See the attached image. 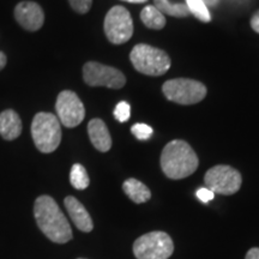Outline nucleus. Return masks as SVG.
<instances>
[{"instance_id":"obj_21","label":"nucleus","mask_w":259,"mask_h":259,"mask_svg":"<svg viewBox=\"0 0 259 259\" xmlns=\"http://www.w3.org/2000/svg\"><path fill=\"white\" fill-rule=\"evenodd\" d=\"M130 114H131V107L127 102L121 101L116 105L114 109V116L118 121L125 122L130 119Z\"/></svg>"},{"instance_id":"obj_19","label":"nucleus","mask_w":259,"mask_h":259,"mask_svg":"<svg viewBox=\"0 0 259 259\" xmlns=\"http://www.w3.org/2000/svg\"><path fill=\"white\" fill-rule=\"evenodd\" d=\"M186 5L189 8L190 14H192L199 21L204 22V23H208L211 21V15H210L208 6L205 5L203 0H186Z\"/></svg>"},{"instance_id":"obj_27","label":"nucleus","mask_w":259,"mask_h":259,"mask_svg":"<svg viewBox=\"0 0 259 259\" xmlns=\"http://www.w3.org/2000/svg\"><path fill=\"white\" fill-rule=\"evenodd\" d=\"M203 2L205 3L206 6H211V8L219 4V0H203Z\"/></svg>"},{"instance_id":"obj_17","label":"nucleus","mask_w":259,"mask_h":259,"mask_svg":"<svg viewBox=\"0 0 259 259\" xmlns=\"http://www.w3.org/2000/svg\"><path fill=\"white\" fill-rule=\"evenodd\" d=\"M154 6L157 10H160L163 15L171 16V17L184 18L189 17L191 15L186 4L183 3H178V4H173L169 0H154Z\"/></svg>"},{"instance_id":"obj_29","label":"nucleus","mask_w":259,"mask_h":259,"mask_svg":"<svg viewBox=\"0 0 259 259\" xmlns=\"http://www.w3.org/2000/svg\"><path fill=\"white\" fill-rule=\"evenodd\" d=\"M77 259H85V258H77Z\"/></svg>"},{"instance_id":"obj_24","label":"nucleus","mask_w":259,"mask_h":259,"mask_svg":"<svg viewBox=\"0 0 259 259\" xmlns=\"http://www.w3.org/2000/svg\"><path fill=\"white\" fill-rule=\"evenodd\" d=\"M250 24H251V28L259 34V10H257V11L252 15Z\"/></svg>"},{"instance_id":"obj_5","label":"nucleus","mask_w":259,"mask_h":259,"mask_svg":"<svg viewBox=\"0 0 259 259\" xmlns=\"http://www.w3.org/2000/svg\"><path fill=\"white\" fill-rule=\"evenodd\" d=\"M173 252V240L166 232L147 233L134 244V254L137 259H168Z\"/></svg>"},{"instance_id":"obj_13","label":"nucleus","mask_w":259,"mask_h":259,"mask_svg":"<svg viewBox=\"0 0 259 259\" xmlns=\"http://www.w3.org/2000/svg\"><path fill=\"white\" fill-rule=\"evenodd\" d=\"M88 134L96 150L107 153L112 148V138L108 128L101 119H93L88 124Z\"/></svg>"},{"instance_id":"obj_7","label":"nucleus","mask_w":259,"mask_h":259,"mask_svg":"<svg viewBox=\"0 0 259 259\" xmlns=\"http://www.w3.org/2000/svg\"><path fill=\"white\" fill-rule=\"evenodd\" d=\"M204 184L206 189L211 190L213 193L232 196L240 190L242 177L235 168L227 164H218L206 171Z\"/></svg>"},{"instance_id":"obj_10","label":"nucleus","mask_w":259,"mask_h":259,"mask_svg":"<svg viewBox=\"0 0 259 259\" xmlns=\"http://www.w3.org/2000/svg\"><path fill=\"white\" fill-rule=\"evenodd\" d=\"M56 109L60 124L65 127H76L85 118V108L76 93L64 90L58 95Z\"/></svg>"},{"instance_id":"obj_25","label":"nucleus","mask_w":259,"mask_h":259,"mask_svg":"<svg viewBox=\"0 0 259 259\" xmlns=\"http://www.w3.org/2000/svg\"><path fill=\"white\" fill-rule=\"evenodd\" d=\"M245 259H259V247H252L246 253Z\"/></svg>"},{"instance_id":"obj_1","label":"nucleus","mask_w":259,"mask_h":259,"mask_svg":"<svg viewBox=\"0 0 259 259\" xmlns=\"http://www.w3.org/2000/svg\"><path fill=\"white\" fill-rule=\"evenodd\" d=\"M34 216L38 229L56 244H66L72 239V229L66 216L51 196L37 197L34 204Z\"/></svg>"},{"instance_id":"obj_15","label":"nucleus","mask_w":259,"mask_h":259,"mask_svg":"<svg viewBox=\"0 0 259 259\" xmlns=\"http://www.w3.org/2000/svg\"><path fill=\"white\" fill-rule=\"evenodd\" d=\"M122 190L126 196L136 204L148 202L151 198V192L147 185L135 178H130L122 184Z\"/></svg>"},{"instance_id":"obj_16","label":"nucleus","mask_w":259,"mask_h":259,"mask_svg":"<svg viewBox=\"0 0 259 259\" xmlns=\"http://www.w3.org/2000/svg\"><path fill=\"white\" fill-rule=\"evenodd\" d=\"M141 19L145 27L154 30H161L166 25V17L154 5H148L142 10Z\"/></svg>"},{"instance_id":"obj_20","label":"nucleus","mask_w":259,"mask_h":259,"mask_svg":"<svg viewBox=\"0 0 259 259\" xmlns=\"http://www.w3.org/2000/svg\"><path fill=\"white\" fill-rule=\"evenodd\" d=\"M132 135L139 141H148L154 134L153 128L147 124H136L131 127Z\"/></svg>"},{"instance_id":"obj_18","label":"nucleus","mask_w":259,"mask_h":259,"mask_svg":"<svg viewBox=\"0 0 259 259\" xmlns=\"http://www.w3.org/2000/svg\"><path fill=\"white\" fill-rule=\"evenodd\" d=\"M70 183L76 190H85L89 186V176L85 168L80 163H74L71 168Z\"/></svg>"},{"instance_id":"obj_12","label":"nucleus","mask_w":259,"mask_h":259,"mask_svg":"<svg viewBox=\"0 0 259 259\" xmlns=\"http://www.w3.org/2000/svg\"><path fill=\"white\" fill-rule=\"evenodd\" d=\"M64 205L69 212L71 220L74 226L79 229L80 232L90 233L94 229V222L92 216L85 209V206L79 202L76 197L67 196L64 199Z\"/></svg>"},{"instance_id":"obj_8","label":"nucleus","mask_w":259,"mask_h":259,"mask_svg":"<svg viewBox=\"0 0 259 259\" xmlns=\"http://www.w3.org/2000/svg\"><path fill=\"white\" fill-rule=\"evenodd\" d=\"M105 34L113 45H122L134 35V21L124 6L116 5L107 12L105 17Z\"/></svg>"},{"instance_id":"obj_2","label":"nucleus","mask_w":259,"mask_h":259,"mask_svg":"<svg viewBox=\"0 0 259 259\" xmlns=\"http://www.w3.org/2000/svg\"><path fill=\"white\" fill-rule=\"evenodd\" d=\"M160 163L164 176L169 179L180 180L197 170L199 160L187 142L174 139L162 150Z\"/></svg>"},{"instance_id":"obj_9","label":"nucleus","mask_w":259,"mask_h":259,"mask_svg":"<svg viewBox=\"0 0 259 259\" xmlns=\"http://www.w3.org/2000/svg\"><path fill=\"white\" fill-rule=\"evenodd\" d=\"M83 79L89 87H106L109 89H121L126 83L124 73L120 70L97 61L84 64Z\"/></svg>"},{"instance_id":"obj_14","label":"nucleus","mask_w":259,"mask_h":259,"mask_svg":"<svg viewBox=\"0 0 259 259\" xmlns=\"http://www.w3.org/2000/svg\"><path fill=\"white\" fill-rule=\"evenodd\" d=\"M22 120L12 109L0 113V136L5 141H15L22 134Z\"/></svg>"},{"instance_id":"obj_28","label":"nucleus","mask_w":259,"mask_h":259,"mask_svg":"<svg viewBox=\"0 0 259 259\" xmlns=\"http://www.w3.org/2000/svg\"><path fill=\"white\" fill-rule=\"evenodd\" d=\"M121 2L131 3V4H143V3H147L148 0H121Z\"/></svg>"},{"instance_id":"obj_26","label":"nucleus","mask_w":259,"mask_h":259,"mask_svg":"<svg viewBox=\"0 0 259 259\" xmlns=\"http://www.w3.org/2000/svg\"><path fill=\"white\" fill-rule=\"evenodd\" d=\"M6 63H8V58H6L5 53L0 52V71H2L6 66Z\"/></svg>"},{"instance_id":"obj_23","label":"nucleus","mask_w":259,"mask_h":259,"mask_svg":"<svg viewBox=\"0 0 259 259\" xmlns=\"http://www.w3.org/2000/svg\"><path fill=\"white\" fill-rule=\"evenodd\" d=\"M196 194L200 202H203V203H208V202H210V200H212L213 198H215V193H213L211 190L206 189V187H202V189H199L198 191H197Z\"/></svg>"},{"instance_id":"obj_3","label":"nucleus","mask_w":259,"mask_h":259,"mask_svg":"<svg viewBox=\"0 0 259 259\" xmlns=\"http://www.w3.org/2000/svg\"><path fill=\"white\" fill-rule=\"evenodd\" d=\"M31 137L35 147L44 154L56 151L61 142L60 121L52 113L41 112L34 116L31 122Z\"/></svg>"},{"instance_id":"obj_22","label":"nucleus","mask_w":259,"mask_h":259,"mask_svg":"<svg viewBox=\"0 0 259 259\" xmlns=\"http://www.w3.org/2000/svg\"><path fill=\"white\" fill-rule=\"evenodd\" d=\"M69 3L73 11L79 15H85L89 12L93 5V0H69Z\"/></svg>"},{"instance_id":"obj_11","label":"nucleus","mask_w":259,"mask_h":259,"mask_svg":"<svg viewBox=\"0 0 259 259\" xmlns=\"http://www.w3.org/2000/svg\"><path fill=\"white\" fill-rule=\"evenodd\" d=\"M15 18L28 31H37L45 23V12L37 3L21 2L15 8Z\"/></svg>"},{"instance_id":"obj_6","label":"nucleus","mask_w":259,"mask_h":259,"mask_svg":"<svg viewBox=\"0 0 259 259\" xmlns=\"http://www.w3.org/2000/svg\"><path fill=\"white\" fill-rule=\"evenodd\" d=\"M166 99L179 105H196L206 96V87L198 80L189 78L169 79L162 87Z\"/></svg>"},{"instance_id":"obj_4","label":"nucleus","mask_w":259,"mask_h":259,"mask_svg":"<svg viewBox=\"0 0 259 259\" xmlns=\"http://www.w3.org/2000/svg\"><path fill=\"white\" fill-rule=\"evenodd\" d=\"M130 60L138 72L147 76H162L170 67V58L166 52L145 44L136 45L132 48Z\"/></svg>"}]
</instances>
